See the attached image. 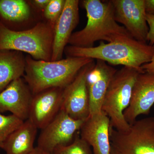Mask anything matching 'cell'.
Masks as SVG:
<instances>
[{"label": "cell", "instance_id": "52a82bcc", "mask_svg": "<svg viewBox=\"0 0 154 154\" xmlns=\"http://www.w3.org/2000/svg\"><path fill=\"white\" fill-rule=\"evenodd\" d=\"M94 60L80 70L74 80L64 88L61 109L75 119H86L90 116L88 78L95 66Z\"/></svg>", "mask_w": 154, "mask_h": 154}, {"label": "cell", "instance_id": "7a4b0ae2", "mask_svg": "<svg viewBox=\"0 0 154 154\" xmlns=\"http://www.w3.org/2000/svg\"><path fill=\"white\" fill-rule=\"evenodd\" d=\"M88 22L85 27L74 32L69 45L77 47H94L96 41L113 42L122 38H132L123 26L116 22L111 1L84 0Z\"/></svg>", "mask_w": 154, "mask_h": 154}, {"label": "cell", "instance_id": "3957f363", "mask_svg": "<svg viewBox=\"0 0 154 154\" xmlns=\"http://www.w3.org/2000/svg\"><path fill=\"white\" fill-rule=\"evenodd\" d=\"M85 57H67L60 60H36L26 56L23 78L33 95L51 88L64 89L74 80L80 70L94 61Z\"/></svg>", "mask_w": 154, "mask_h": 154}, {"label": "cell", "instance_id": "5bb4252c", "mask_svg": "<svg viewBox=\"0 0 154 154\" xmlns=\"http://www.w3.org/2000/svg\"><path fill=\"white\" fill-rule=\"evenodd\" d=\"M110 119L102 110L86 119L80 137L92 147L94 154H110Z\"/></svg>", "mask_w": 154, "mask_h": 154}, {"label": "cell", "instance_id": "44dd1931", "mask_svg": "<svg viewBox=\"0 0 154 154\" xmlns=\"http://www.w3.org/2000/svg\"><path fill=\"white\" fill-rule=\"evenodd\" d=\"M66 0H50L42 13L45 21L54 27L63 11Z\"/></svg>", "mask_w": 154, "mask_h": 154}, {"label": "cell", "instance_id": "4fadbf2b", "mask_svg": "<svg viewBox=\"0 0 154 154\" xmlns=\"http://www.w3.org/2000/svg\"><path fill=\"white\" fill-rule=\"evenodd\" d=\"M79 0H66L62 13L56 23L53 45L52 61L62 59L65 48L73 31L79 22Z\"/></svg>", "mask_w": 154, "mask_h": 154}, {"label": "cell", "instance_id": "5b68a950", "mask_svg": "<svg viewBox=\"0 0 154 154\" xmlns=\"http://www.w3.org/2000/svg\"><path fill=\"white\" fill-rule=\"evenodd\" d=\"M143 73L130 67L117 70L110 81L103 104L102 110L110 120V128L120 131L129 128L130 124L124 118V111L131 99L134 85L138 75Z\"/></svg>", "mask_w": 154, "mask_h": 154}, {"label": "cell", "instance_id": "6da1fadb", "mask_svg": "<svg viewBox=\"0 0 154 154\" xmlns=\"http://www.w3.org/2000/svg\"><path fill=\"white\" fill-rule=\"evenodd\" d=\"M67 57H85L104 61L108 64L130 67L144 72L141 66L149 62L154 55V45L122 38L96 47L83 48L67 45L64 51Z\"/></svg>", "mask_w": 154, "mask_h": 154}, {"label": "cell", "instance_id": "d6986e66", "mask_svg": "<svg viewBox=\"0 0 154 154\" xmlns=\"http://www.w3.org/2000/svg\"><path fill=\"white\" fill-rule=\"evenodd\" d=\"M24 121L13 114L5 116L0 113V149L14 131L22 125Z\"/></svg>", "mask_w": 154, "mask_h": 154}, {"label": "cell", "instance_id": "7c38bea8", "mask_svg": "<svg viewBox=\"0 0 154 154\" xmlns=\"http://www.w3.org/2000/svg\"><path fill=\"white\" fill-rule=\"evenodd\" d=\"M33 96L24 79L14 80L0 92V113L9 111L23 121L27 120Z\"/></svg>", "mask_w": 154, "mask_h": 154}, {"label": "cell", "instance_id": "7402d4cb", "mask_svg": "<svg viewBox=\"0 0 154 154\" xmlns=\"http://www.w3.org/2000/svg\"><path fill=\"white\" fill-rule=\"evenodd\" d=\"M146 20L149 28L147 40L149 45L153 46L154 45V15L146 14Z\"/></svg>", "mask_w": 154, "mask_h": 154}, {"label": "cell", "instance_id": "ba28073f", "mask_svg": "<svg viewBox=\"0 0 154 154\" xmlns=\"http://www.w3.org/2000/svg\"><path fill=\"white\" fill-rule=\"evenodd\" d=\"M85 120L74 119L61 110L52 121L41 130L37 147L52 154L57 147L69 144Z\"/></svg>", "mask_w": 154, "mask_h": 154}, {"label": "cell", "instance_id": "9a60e30c", "mask_svg": "<svg viewBox=\"0 0 154 154\" xmlns=\"http://www.w3.org/2000/svg\"><path fill=\"white\" fill-rule=\"evenodd\" d=\"M117 70L97 60L88 78L90 115L102 111V105L110 81Z\"/></svg>", "mask_w": 154, "mask_h": 154}, {"label": "cell", "instance_id": "2e32d148", "mask_svg": "<svg viewBox=\"0 0 154 154\" xmlns=\"http://www.w3.org/2000/svg\"><path fill=\"white\" fill-rule=\"evenodd\" d=\"M33 10L28 1L0 0V22L9 29L19 30L32 20Z\"/></svg>", "mask_w": 154, "mask_h": 154}, {"label": "cell", "instance_id": "9c48e42d", "mask_svg": "<svg viewBox=\"0 0 154 154\" xmlns=\"http://www.w3.org/2000/svg\"><path fill=\"white\" fill-rule=\"evenodd\" d=\"M116 22L124 25L135 40L147 44L149 27L145 0H110Z\"/></svg>", "mask_w": 154, "mask_h": 154}, {"label": "cell", "instance_id": "8fae6325", "mask_svg": "<svg viewBox=\"0 0 154 154\" xmlns=\"http://www.w3.org/2000/svg\"><path fill=\"white\" fill-rule=\"evenodd\" d=\"M154 104V74L140 73L134 85L129 106L123 113L125 120L131 124L139 116L148 115Z\"/></svg>", "mask_w": 154, "mask_h": 154}, {"label": "cell", "instance_id": "30bf717a", "mask_svg": "<svg viewBox=\"0 0 154 154\" xmlns=\"http://www.w3.org/2000/svg\"><path fill=\"white\" fill-rule=\"evenodd\" d=\"M63 90L51 88L33 95L28 119L38 129L44 128L60 111Z\"/></svg>", "mask_w": 154, "mask_h": 154}, {"label": "cell", "instance_id": "e0dca14e", "mask_svg": "<svg viewBox=\"0 0 154 154\" xmlns=\"http://www.w3.org/2000/svg\"><path fill=\"white\" fill-rule=\"evenodd\" d=\"M37 129L29 119L25 120L9 136L2 149L6 154H31L35 148Z\"/></svg>", "mask_w": 154, "mask_h": 154}, {"label": "cell", "instance_id": "d4e9b609", "mask_svg": "<svg viewBox=\"0 0 154 154\" xmlns=\"http://www.w3.org/2000/svg\"><path fill=\"white\" fill-rule=\"evenodd\" d=\"M146 13L154 15V0H145Z\"/></svg>", "mask_w": 154, "mask_h": 154}, {"label": "cell", "instance_id": "ac0fdd59", "mask_svg": "<svg viewBox=\"0 0 154 154\" xmlns=\"http://www.w3.org/2000/svg\"><path fill=\"white\" fill-rule=\"evenodd\" d=\"M26 57L14 50L0 51V92L25 75Z\"/></svg>", "mask_w": 154, "mask_h": 154}, {"label": "cell", "instance_id": "484cf974", "mask_svg": "<svg viewBox=\"0 0 154 154\" xmlns=\"http://www.w3.org/2000/svg\"><path fill=\"white\" fill-rule=\"evenodd\" d=\"M30 154H52L41 149L38 147H35L32 152Z\"/></svg>", "mask_w": 154, "mask_h": 154}, {"label": "cell", "instance_id": "cb8c5ba5", "mask_svg": "<svg viewBox=\"0 0 154 154\" xmlns=\"http://www.w3.org/2000/svg\"><path fill=\"white\" fill-rule=\"evenodd\" d=\"M143 70L146 72L154 74V55L151 60L148 63L145 64L141 66Z\"/></svg>", "mask_w": 154, "mask_h": 154}, {"label": "cell", "instance_id": "603a6c76", "mask_svg": "<svg viewBox=\"0 0 154 154\" xmlns=\"http://www.w3.org/2000/svg\"><path fill=\"white\" fill-rule=\"evenodd\" d=\"M50 0H32L28 1L33 10L43 13Z\"/></svg>", "mask_w": 154, "mask_h": 154}, {"label": "cell", "instance_id": "277c9868", "mask_svg": "<svg viewBox=\"0 0 154 154\" xmlns=\"http://www.w3.org/2000/svg\"><path fill=\"white\" fill-rule=\"evenodd\" d=\"M54 27L45 21L29 29L14 30L0 22V51L14 50L28 54L36 60L49 61L52 56Z\"/></svg>", "mask_w": 154, "mask_h": 154}, {"label": "cell", "instance_id": "8992f818", "mask_svg": "<svg viewBox=\"0 0 154 154\" xmlns=\"http://www.w3.org/2000/svg\"><path fill=\"white\" fill-rule=\"evenodd\" d=\"M110 154H154V116L136 120L126 131L110 128Z\"/></svg>", "mask_w": 154, "mask_h": 154}, {"label": "cell", "instance_id": "ffe728a7", "mask_svg": "<svg viewBox=\"0 0 154 154\" xmlns=\"http://www.w3.org/2000/svg\"><path fill=\"white\" fill-rule=\"evenodd\" d=\"M52 154H91V146L77 135L72 143L56 148Z\"/></svg>", "mask_w": 154, "mask_h": 154}]
</instances>
